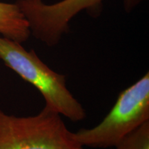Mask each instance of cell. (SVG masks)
<instances>
[{
  "mask_svg": "<svg viewBox=\"0 0 149 149\" xmlns=\"http://www.w3.org/2000/svg\"><path fill=\"white\" fill-rule=\"evenodd\" d=\"M0 59L24 81L33 85L45 100V105L74 122L84 120L86 111L66 86V76L50 68L34 50L0 36Z\"/></svg>",
  "mask_w": 149,
  "mask_h": 149,
  "instance_id": "6da1fadb",
  "label": "cell"
},
{
  "mask_svg": "<svg viewBox=\"0 0 149 149\" xmlns=\"http://www.w3.org/2000/svg\"><path fill=\"white\" fill-rule=\"evenodd\" d=\"M0 149H84L61 115L45 105L37 115L17 117L0 110Z\"/></svg>",
  "mask_w": 149,
  "mask_h": 149,
  "instance_id": "7a4b0ae2",
  "label": "cell"
},
{
  "mask_svg": "<svg viewBox=\"0 0 149 149\" xmlns=\"http://www.w3.org/2000/svg\"><path fill=\"white\" fill-rule=\"evenodd\" d=\"M149 120V73L121 91L116 102L100 124L81 128L74 136L81 146L114 148L126 134Z\"/></svg>",
  "mask_w": 149,
  "mask_h": 149,
  "instance_id": "3957f363",
  "label": "cell"
},
{
  "mask_svg": "<svg viewBox=\"0 0 149 149\" xmlns=\"http://www.w3.org/2000/svg\"><path fill=\"white\" fill-rule=\"evenodd\" d=\"M124 8L130 11L143 0H123ZM103 0H61L45 4L42 0H17L29 24L31 35L48 46L59 44L69 30L74 16L86 10L90 15L97 17L102 10Z\"/></svg>",
  "mask_w": 149,
  "mask_h": 149,
  "instance_id": "277c9868",
  "label": "cell"
},
{
  "mask_svg": "<svg viewBox=\"0 0 149 149\" xmlns=\"http://www.w3.org/2000/svg\"><path fill=\"white\" fill-rule=\"evenodd\" d=\"M31 35L29 22L19 6L0 1V36L22 44Z\"/></svg>",
  "mask_w": 149,
  "mask_h": 149,
  "instance_id": "5b68a950",
  "label": "cell"
},
{
  "mask_svg": "<svg viewBox=\"0 0 149 149\" xmlns=\"http://www.w3.org/2000/svg\"><path fill=\"white\" fill-rule=\"evenodd\" d=\"M115 149H149V120L126 134Z\"/></svg>",
  "mask_w": 149,
  "mask_h": 149,
  "instance_id": "8992f818",
  "label": "cell"
}]
</instances>
